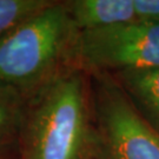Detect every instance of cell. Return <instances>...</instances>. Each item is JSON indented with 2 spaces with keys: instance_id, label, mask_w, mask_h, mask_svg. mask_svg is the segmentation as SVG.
<instances>
[{
  "instance_id": "8992f818",
  "label": "cell",
  "mask_w": 159,
  "mask_h": 159,
  "mask_svg": "<svg viewBox=\"0 0 159 159\" xmlns=\"http://www.w3.org/2000/svg\"><path fill=\"white\" fill-rule=\"evenodd\" d=\"M130 94L159 126V67L120 72Z\"/></svg>"
},
{
  "instance_id": "52a82bcc",
  "label": "cell",
  "mask_w": 159,
  "mask_h": 159,
  "mask_svg": "<svg viewBox=\"0 0 159 159\" xmlns=\"http://www.w3.org/2000/svg\"><path fill=\"white\" fill-rule=\"evenodd\" d=\"M23 106L20 98L0 90V150L18 137Z\"/></svg>"
},
{
  "instance_id": "277c9868",
  "label": "cell",
  "mask_w": 159,
  "mask_h": 159,
  "mask_svg": "<svg viewBox=\"0 0 159 159\" xmlns=\"http://www.w3.org/2000/svg\"><path fill=\"white\" fill-rule=\"evenodd\" d=\"M99 145L106 159H159V132L112 86L102 87Z\"/></svg>"
},
{
  "instance_id": "ba28073f",
  "label": "cell",
  "mask_w": 159,
  "mask_h": 159,
  "mask_svg": "<svg viewBox=\"0 0 159 159\" xmlns=\"http://www.w3.org/2000/svg\"><path fill=\"white\" fill-rule=\"evenodd\" d=\"M50 4V0H0V35Z\"/></svg>"
},
{
  "instance_id": "6da1fadb",
  "label": "cell",
  "mask_w": 159,
  "mask_h": 159,
  "mask_svg": "<svg viewBox=\"0 0 159 159\" xmlns=\"http://www.w3.org/2000/svg\"><path fill=\"white\" fill-rule=\"evenodd\" d=\"M18 138L20 159H91L94 137L81 68L64 70L24 102Z\"/></svg>"
},
{
  "instance_id": "3957f363",
  "label": "cell",
  "mask_w": 159,
  "mask_h": 159,
  "mask_svg": "<svg viewBox=\"0 0 159 159\" xmlns=\"http://www.w3.org/2000/svg\"><path fill=\"white\" fill-rule=\"evenodd\" d=\"M74 66L120 72L159 67V23L134 20L79 32Z\"/></svg>"
},
{
  "instance_id": "30bf717a",
  "label": "cell",
  "mask_w": 159,
  "mask_h": 159,
  "mask_svg": "<svg viewBox=\"0 0 159 159\" xmlns=\"http://www.w3.org/2000/svg\"><path fill=\"white\" fill-rule=\"evenodd\" d=\"M0 159H8V157H7V156L1 150H0Z\"/></svg>"
},
{
  "instance_id": "5b68a950",
  "label": "cell",
  "mask_w": 159,
  "mask_h": 159,
  "mask_svg": "<svg viewBox=\"0 0 159 159\" xmlns=\"http://www.w3.org/2000/svg\"><path fill=\"white\" fill-rule=\"evenodd\" d=\"M64 2L79 32L107 29L137 20L133 0H72Z\"/></svg>"
},
{
  "instance_id": "9c48e42d",
  "label": "cell",
  "mask_w": 159,
  "mask_h": 159,
  "mask_svg": "<svg viewBox=\"0 0 159 159\" xmlns=\"http://www.w3.org/2000/svg\"><path fill=\"white\" fill-rule=\"evenodd\" d=\"M137 20L159 23V0H133Z\"/></svg>"
},
{
  "instance_id": "7a4b0ae2",
  "label": "cell",
  "mask_w": 159,
  "mask_h": 159,
  "mask_svg": "<svg viewBox=\"0 0 159 159\" xmlns=\"http://www.w3.org/2000/svg\"><path fill=\"white\" fill-rule=\"evenodd\" d=\"M78 34L64 1H51L0 35V90L25 102L74 66Z\"/></svg>"
}]
</instances>
